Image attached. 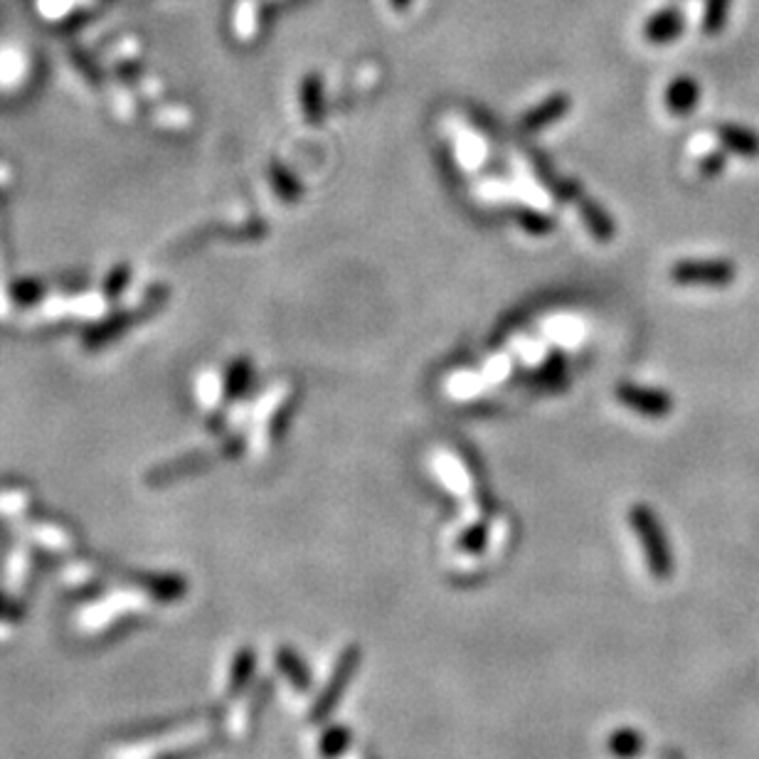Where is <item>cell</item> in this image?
<instances>
[{
	"mask_svg": "<svg viewBox=\"0 0 759 759\" xmlns=\"http://www.w3.org/2000/svg\"><path fill=\"white\" fill-rule=\"evenodd\" d=\"M410 3H412V0H392V5H395V8H397V10L407 8V5H410Z\"/></svg>",
	"mask_w": 759,
	"mask_h": 759,
	"instance_id": "obj_17",
	"label": "cell"
},
{
	"mask_svg": "<svg viewBox=\"0 0 759 759\" xmlns=\"http://www.w3.org/2000/svg\"><path fill=\"white\" fill-rule=\"evenodd\" d=\"M582 217H585L589 232H592V235L597 237L599 242L612 240L614 222L609 220L607 212H604L597 203H592V200H585V203H582Z\"/></svg>",
	"mask_w": 759,
	"mask_h": 759,
	"instance_id": "obj_9",
	"label": "cell"
},
{
	"mask_svg": "<svg viewBox=\"0 0 759 759\" xmlns=\"http://www.w3.org/2000/svg\"><path fill=\"white\" fill-rule=\"evenodd\" d=\"M725 10H727V0H710L708 15H705V30H708V33H715V30L723 28Z\"/></svg>",
	"mask_w": 759,
	"mask_h": 759,
	"instance_id": "obj_14",
	"label": "cell"
},
{
	"mask_svg": "<svg viewBox=\"0 0 759 759\" xmlns=\"http://www.w3.org/2000/svg\"><path fill=\"white\" fill-rule=\"evenodd\" d=\"M345 742H348V730H341V727H338V730H331L326 737H323L321 750L326 752L328 757H333L343 750Z\"/></svg>",
	"mask_w": 759,
	"mask_h": 759,
	"instance_id": "obj_15",
	"label": "cell"
},
{
	"mask_svg": "<svg viewBox=\"0 0 759 759\" xmlns=\"http://www.w3.org/2000/svg\"><path fill=\"white\" fill-rule=\"evenodd\" d=\"M621 405L629 410L646 414V417L661 419L673 410V400L668 392L654 390V387H639V385H621L617 390Z\"/></svg>",
	"mask_w": 759,
	"mask_h": 759,
	"instance_id": "obj_3",
	"label": "cell"
},
{
	"mask_svg": "<svg viewBox=\"0 0 759 759\" xmlns=\"http://www.w3.org/2000/svg\"><path fill=\"white\" fill-rule=\"evenodd\" d=\"M725 168V156L723 153H715V156H708L705 158V163L700 166V171H703L705 175H715L720 173Z\"/></svg>",
	"mask_w": 759,
	"mask_h": 759,
	"instance_id": "obj_16",
	"label": "cell"
},
{
	"mask_svg": "<svg viewBox=\"0 0 759 759\" xmlns=\"http://www.w3.org/2000/svg\"><path fill=\"white\" fill-rule=\"evenodd\" d=\"M698 99L700 87L690 77H678L666 92V104L673 114H688V111H693L698 106Z\"/></svg>",
	"mask_w": 759,
	"mask_h": 759,
	"instance_id": "obj_8",
	"label": "cell"
},
{
	"mask_svg": "<svg viewBox=\"0 0 759 759\" xmlns=\"http://www.w3.org/2000/svg\"><path fill=\"white\" fill-rule=\"evenodd\" d=\"M570 111V97L567 94H555V97L545 99L543 104H538L535 109H530L528 114L523 116V131H540L545 126L555 124L557 119Z\"/></svg>",
	"mask_w": 759,
	"mask_h": 759,
	"instance_id": "obj_5",
	"label": "cell"
},
{
	"mask_svg": "<svg viewBox=\"0 0 759 759\" xmlns=\"http://www.w3.org/2000/svg\"><path fill=\"white\" fill-rule=\"evenodd\" d=\"M355 663H358V651H355V649L345 651L343 658H341V663H338L336 673H333V681H331V686H328V688H326V693H323V698H321V700H318V703H316V708H313V720H318V718H326V715H328V710H331V708H333V705H336L338 695H341V693H343V688H345V686H348V681H350V673H353Z\"/></svg>",
	"mask_w": 759,
	"mask_h": 759,
	"instance_id": "obj_4",
	"label": "cell"
},
{
	"mask_svg": "<svg viewBox=\"0 0 759 759\" xmlns=\"http://www.w3.org/2000/svg\"><path fill=\"white\" fill-rule=\"evenodd\" d=\"M735 264L727 259H686L671 269V279L681 286H730L735 281Z\"/></svg>",
	"mask_w": 759,
	"mask_h": 759,
	"instance_id": "obj_2",
	"label": "cell"
},
{
	"mask_svg": "<svg viewBox=\"0 0 759 759\" xmlns=\"http://www.w3.org/2000/svg\"><path fill=\"white\" fill-rule=\"evenodd\" d=\"M629 520H631V528H634L636 535H639L641 545H644L646 560H649V567H651V572H654V577L666 580V577L671 575L673 565H671V550H668L666 538H663L661 523H658L654 513H651V508H646V506L631 508Z\"/></svg>",
	"mask_w": 759,
	"mask_h": 759,
	"instance_id": "obj_1",
	"label": "cell"
},
{
	"mask_svg": "<svg viewBox=\"0 0 759 759\" xmlns=\"http://www.w3.org/2000/svg\"><path fill=\"white\" fill-rule=\"evenodd\" d=\"M639 747H641V737L636 735L634 730H621L612 737V742H609V750H612V755L624 757V759L634 757Z\"/></svg>",
	"mask_w": 759,
	"mask_h": 759,
	"instance_id": "obj_11",
	"label": "cell"
},
{
	"mask_svg": "<svg viewBox=\"0 0 759 759\" xmlns=\"http://www.w3.org/2000/svg\"><path fill=\"white\" fill-rule=\"evenodd\" d=\"M683 33V18L676 10H661V13L651 15L649 23H646L644 35L646 40H651L654 45H668L671 40H676Z\"/></svg>",
	"mask_w": 759,
	"mask_h": 759,
	"instance_id": "obj_6",
	"label": "cell"
},
{
	"mask_svg": "<svg viewBox=\"0 0 759 759\" xmlns=\"http://www.w3.org/2000/svg\"><path fill=\"white\" fill-rule=\"evenodd\" d=\"M279 663L286 668V671H294L291 673V678H294L296 686H304V688L309 686V671H306L304 663L294 656V651H281Z\"/></svg>",
	"mask_w": 759,
	"mask_h": 759,
	"instance_id": "obj_12",
	"label": "cell"
},
{
	"mask_svg": "<svg viewBox=\"0 0 759 759\" xmlns=\"http://www.w3.org/2000/svg\"><path fill=\"white\" fill-rule=\"evenodd\" d=\"M301 97H304V109L309 114L313 124H318L323 116V82L318 74H309L301 87Z\"/></svg>",
	"mask_w": 759,
	"mask_h": 759,
	"instance_id": "obj_10",
	"label": "cell"
},
{
	"mask_svg": "<svg viewBox=\"0 0 759 759\" xmlns=\"http://www.w3.org/2000/svg\"><path fill=\"white\" fill-rule=\"evenodd\" d=\"M718 136H720V141L730 148V151L737 153V156H745V158L759 156V136L755 134V131L745 129V126L723 124V126H718Z\"/></svg>",
	"mask_w": 759,
	"mask_h": 759,
	"instance_id": "obj_7",
	"label": "cell"
},
{
	"mask_svg": "<svg viewBox=\"0 0 759 759\" xmlns=\"http://www.w3.org/2000/svg\"><path fill=\"white\" fill-rule=\"evenodd\" d=\"M520 227H525L533 235H545V232L552 230V220L545 215H538V212H520L518 215Z\"/></svg>",
	"mask_w": 759,
	"mask_h": 759,
	"instance_id": "obj_13",
	"label": "cell"
}]
</instances>
